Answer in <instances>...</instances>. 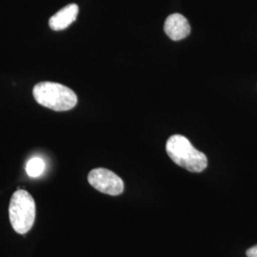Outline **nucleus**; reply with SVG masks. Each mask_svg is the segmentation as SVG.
<instances>
[{
    "mask_svg": "<svg viewBox=\"0 0 257 257\" xmlns=\"http://www.w3.org/2000/svg\"><path fill=\"white\" fill-rule=\"evenodd\" d=\"M166 151L175 164L189 172L201 173L208 166L207 156L193 147L189 139L183 136L175 135L169 138Z\"/></svg>",
    "mask_w": 257,
    "mask_h": 257,
    "instance_id": "obj_1",
    "label": "nucleus"
},
{
    "mask_svg": "<svg viewBox=\"0 0 257 257\" xmlns=\"http://www.w3.org/2000/svg\"><path fill=\"white\" fill-rule=\"evenodd\" d=\"M33 95L39 105L55 111L72 110L77 104L75 92L59 83H37L33 89Z\"/></svg>",
    "mask_w": 257,
    "mask_h": 257,
    "instance_id": "obj_2",
    "label": "nucleus"
},
{
    "mask_svg": "<svg viewBox=\"0 0 257 257\" xmlns=\"http://www.w3.org/2000/svg\"><path fill=\"white\" fill-rule=\"evenodd\" d=\"M36 202L25 190H18L13 194L9 206L10 222L19 234H25L32 229L36 220Z\"/></svg>",
    "mask_w": 257,
    "mask_h": 257,
    "instance_id": "obj_3",
    "label": "nucleus"
},
{
    "mask_svg": "<svg viewBox=\"0 0 257 257\" xmlns=\"http://www.w3.org/2000/svg\"><path fill=\"white\" fill-rule=\"evenodd\" d=\"M90 185L100 193L112 196L119 195L124 192V182L113 172L104 168H97L88 175Z\"/></svg>",
    "mask_w": 257,
    "mask_h": 257,
    "instance_id": "obj_4",
    "label": "nucleus"
},
{
    "mask_svg": "<svg viewBox=\"0 0 257 257\" xmlns=\"http://www.w3.org/2000/svg\"><path fill=\"white\" fill-rule=\"evenodd\" d=\"M164 31L172 40L179 41L190 35L191 26L184 16L180 14H173L166 19Z\"/></svg>",
    "mask_w": 257,
    "mask_h": 257,
    "instance_id": "obj_5",
    "label": "nucleus"
},
{
    "mask_svg": "<svg viewBox=\"0 0 257 257\" xmlns=\"http://www.w3.org/2000/svg\"><path fill=\"white\" fill-rule=\"evenodd\" d=\"M78 6L76 4H69L63 9L58 11L49 20V25L54 31H62L69 27L76 20L78 15Z\"/></svg>",
    "mask_w": 257,
    "mask_h": 257,
    "instance_id": "obj_6",
    "label": "nucleus"
},
{
    "mask_svg": "<svg viewBox=\"0 0 257 257\" xmlns=\"http://www.w3.org/2000/svg\"><path fill=\"white\" fill-rule=\"evenodd\" d=\"M45 170V162L40 157H33L28 161L26 172L31 177H38L43 174Z\"/></svg>",
    "mask_w": 257,
    "mask_h": 257,
    "instance_id": "obj_7",
    "label": "nucleus"
},
{
    "mask_svg": "<svg viewBox=\"0 0 257 257\" xmlns=\"http://www.w3.org/2000/svg\"><path fill=\"white\" fill-rule=\"evenodd\" d=\"M246 254L248 257H257V245L248 248Z\"/></svg>",
    "mask_w": 257,
    "mask_h": 257,
    "instance_id": "obj_8",
    "label": "nucleus"
}]
</instances>
